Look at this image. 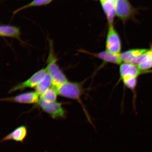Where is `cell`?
Wrapping results in <instances>:
<instances>
[{"label": "cell", "mask_w": 152, "mask_h": 152, "mask_svg": "<svg viewBox=\"0 0 152 152\" xmlns=\"http://www.w3.org/2000/svg\"><path fill=\"white\" fill-rule=\"evenodd\" d=\"M58 95L56 89L51 87L40 96V99L48 102H56Z\"/></svg>", "instance_id": "e0dca14e"}, {"label": "cell", "mask_w": 152, "mask_h": 152, "mask_svg": "<svg viewBox=\"0 0 152 152\" xmlns=\"http://www.w3.org/2000/svg\"><path fill=\"white\" fill-rule=\"evenodd\" d=\"M0 35L1 37H7L16 39L22 43H24L21 39L20 28L17 26L2 25L0 27Z\"/></svg>", "instance_id": "7c38bea8"}, {"label": "cell", "mask_w": 152, "mask_h": 152, "mask_svg": "<svg viewBox=\"0 0 152 152\" xmlns=\"http://www.w3.org/2000/svg\"><path fill=\"white\" fill-rule=\"evenodd\" d=\"M84 83V82L81 83L73 82L68 81L59 86L54 88L56 89L58 95L78 102L82 106L88 121L91 124L94 125L90 115H88V113H87V110L85 109L84 104L81 100V97L84 92L83 88Z\"/></svg>", "instance_id": "6da1fadb"}, {"label": "cell", "mask_w": 152, "mask_h": 152, "mask_svg": "<svg viewBox=\"0 0 152 152\" xmlns=\"http://www.w3.org/2000/svg\"><path fill=\"white\" fill-rule=\"evenodd\" d=\"M147 49H134L121 53V58L122 63L130 64L132 61L145 53Z\"/></svg>", "instance_id": "5bb4252c"}, {"label": "cell", "mask_w": 152, "mask_h": 152, "mask_svg": "<svg viewBox=\"0 0 152 152\" xmlns=\"http://www.w3.org/2000/svg\"><path fill=\"white\" fill-rule=\"evenodd\" d=\"M130 64L141 71H148L151 69L152 67V45L143 54L132 60Z\"/></svg>", "instance_id": "ba28073f"}, {"label": "cell", "mask_w": 152, "mask_h": 152, "mask_svg": "<svg viewBox=\"0 0 152 152\" xmlns=\"http://www.w3.org/2000/svg\"><path fill=\"white\" fill-rule=\"evenodd\" d=\"M113 1H115V0H113Z\"/></svg>", "instance_id": "d6986e66"}, {"label": "cell", "mask_w": 152, "mask_h": 152, "mask_svg": "<svg viewBox=\"0 0 152 152\" xmlns=\"http://www.w3.org/2000/svg\"><path fill=\"white\" fill-rule=\"evenodd\" d=\"M52 77L50 74L47 72L35 87V92L40 96L48 89L52 86Z\"/></svg>", "instance_id": "9a60e30c"}, {"label": "cell", "mask_w": 152, "mask_h": 152, "mask_svg": "<svg viewBox=\"0 0 152 152\" xmlns=\"http://www.w3.org/2000/svg\"><path fill=\"white\" fill-rule=\"evenodd\" d=\"M28 130L25 125H22L17 127L12 132L5 136L1 140V142L13 140L23 144L27 137Z\"/></svg>", "instance_id": "30bf717a"}, {"label": "cell", "mask_w": 152, "mask_h": 152, "mask_svg": "<svg viewBox=\"0 0 152 152\" xmlns=\"http://www.w3.org/2000/svg\"><path fill=\"white\" fill-rule=\"evenodd\" d=\"M109 24H113L115 16V1L99 0Z\"/></svg>", "instance_id": "4fadbf2b"}, {"label": "cell", "mask_w": 152, "mask_h": 152, "mask_svg": "<svg viewBox=\"0 0 152 152\" xmlns=\"http://www.w3.org/2000/svg\"><path fill=\"white\" fill-rule=\"evenodd\" d=\"M47 72L46 67L39 70L33 74L27 80L13 87L9 90V93H12L18 91H22L26 88H32L34 87L35 88Z\"/></svg>", "instance_id": "8992f818"}, {"label": "cell", "mask_w": 152, "mask_h": 152, "mask_svg": "<svg viewBox=\"0 0 152 152\" xmlns=\"http://www.w3.org/2000/svg\"><path fill=\"white\" fill-rule=\"evenodd\" d=\"M82 52L100 59L104 62L117 65H121L123 63L121 58V54H114L106 50L98 53H92L85 50H82Z\"/></svg>", "instance_id": "8fae6325"}, {"label": "cell", "mask_w": 152, "mask_h": 152, "mask_svg": "<svg viewBox=\"0 0 152 152\" xmlns=\"http://www.w3.org/2000/svg\"><path fill=\"white\" fill-rule=\"evenodd\" d=\"M119 72L121 79L122 80L129 78H137L140 75L144 73L152 72V71H142L137 66L129 63H123L120 66Z\"/></svg>", "instance_id": "52a82bcc"}, {"label": "cell", "mask_w": 152, "mask_h": 152, "mask_svg": "<svg viewBox=\"0 0 152 152\" xmlns=\"http://www.w3.org/2000/svg\"><path fill=\"white\" fill-rule=\"evenodd\" d=\"M57 58L55 55L54 43L52 39H49V54L47 59V72L53 79L52 86L56 88L66 82L68 80L57 63Z\"/></svg>", "instance_id": "7a4b0ae2"}, {"label": "cell", "mask_w": 152, "mask_h": 152, "mask_svg": "<svg viewBox=\"0 0 152 152\" xmlns=\"http://www.w3.org/2000/svg\"><path fill=\"white\" fill-rule=\"evenodd\" d=\"M115 15L124 23L134 18L136 9L128 0H115Z\"/></svg>", "instance_id": "3957f363"}, {"label": "cell", "mask_w": 152, "mask_h": 152, "mask_svg": "<svg viewBox=\"0 0 152 152\" xmlns=\"http://www.w3.org/2000/svg\"><path fill=\"white\" fill-rule=\"evenodd\" d=\"M39 96L37 92L31 91L23 93L17 96L3 99L4 101L11 102L23 104L37 103L39 101Z\"/></svg>", "instance_id": "9c48e42d"}, {"label": "cell", "mask_w": 152, "mask_h": 152, "mask_svg": "<svg viewBox=\"0 0 152 152\" xmlns=\"http://www.w3.org/2000/svg\"><path fill=\"white\" fill-rule=\"evenodd\" d=\"M106 41V50L113 54H121V42L118 33L113 24H109Z\"/></svg>", "instance_id": "277c9868"}, {"label": "cell", "mask_w": 152, "mask_h": 152, "mask_svg": "<svg viewBox=\"0 0 152 152\" xmlns=\"http://www.w3.org/2000/svg\"><path fill=\"white\" fill-rule=\"evenodd\" d=\"M54 0H33L31 2L13 11V16L20 11L30 7L43 6L49 4Z\"/></svg>", "instance_id": "2e32d148"}, {"label": "cell", "mask_w": 152, "mask_h": 152, "mask_svg": "<svg viewBox=\"0 0 152 152\" xmlns=\"http://www.w3.org/2000/svg\"><path fill=\"white\" fill-rule=\"evenodd\" d=\"M37 104L43 111L49 114L53 119L63 118L66 117L65 110L60 102H48L39 99Z\"/></svg>", "instance_id": "5b68a950"}, {"label": "cell", "mask_w": 152, "mask_h": 152, "mask_svg": "<svg viewBox=\"0 0 152 152\" xmlns=\"http://www.w3.org/2000/svg\"><path fill=\"white\" fill-rule=\"evenodd\" d=\"M125 86L127 88L130 89L132 91L135 90L137 84V78H129L125 79L122 80Z\"/></svg>", "instance_id": "ac0fdd59"}]
</instances>
